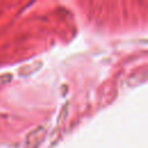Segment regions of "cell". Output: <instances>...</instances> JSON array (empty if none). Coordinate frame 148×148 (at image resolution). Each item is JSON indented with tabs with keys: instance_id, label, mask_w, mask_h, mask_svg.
Masks as SVG:
<instances>
[{
	"instance_id": "6da1fadb",
	"label": "cell",
	"mask_w": 148,
	"mask_h": 148,
	"mask_svg": "<svg viewBox=\"0 0 148 148\" xmlns=\"http://www.w3.org/2000/svg\"><path fill=\"white\" fill-rule=\"evenodd\" d=\"M44 134H45V128H44L43 126H40V127L34 130V131L27 136V145H28L30 148L38 147V145L43 141Z\"/></svg>"
},
{
	"instance_id": "7a4b0ae2",
	"label": "cell",
	"mask_w": 148,
	"mask_h": 148,
	"mask_svg": "<svg viewBox=\"0 0 148 148\" xmlns=\"http://www.w3.org/2000/svg\"><path fill=\"white\" fill-rule=\"evenodd\" d=\"M40 66H42V62H40V61H39V62H35V64H30V65H24V66H22V67L18 69V73H20V75H22V76H27V75L32 74V73L36 72L37 69H39Z\"/></svg>"
},
{
	"instance_id": "3957f363",
	"label": "cell",
	"mask_w": 148,
	"mask_h": 148,
	"mask_svg": "<svg viewBox=\"0 0 148 148\" xmlns=\"http://www.w3.org/2000/svg\"><path fill=\"white\" fill-rule=\"evenodd\" d=\"M10 80H12V75L10 74H3L2 76H0V82H2V83H6V82H8Z\"/></svg>"
}]
</instances>
